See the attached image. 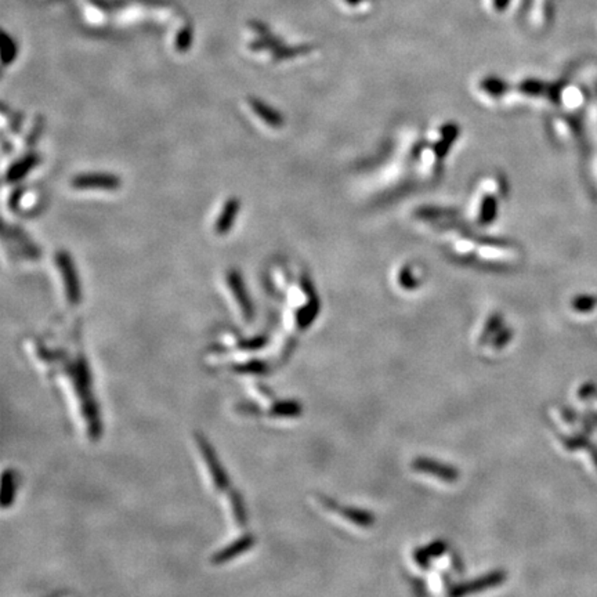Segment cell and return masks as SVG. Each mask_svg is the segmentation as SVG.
<instances>
[{
    "mask_svg": "<svg viewBox=\"0 0 597 597\" xmlns=\"http://www.w3.org/2000/svg\"><path fill=\"white\" fill-rule=\"evenodd\" d=\"M420 138L422 132L412 128L396 134L383 156L375 162L367 179V187L372 194L392 197L419 189L416 165Z\"/></svg>",
    "mask_w": 597,
    "mask_h": 597,
    "instance_id": "6da1fadb",
    "label": "cell"
},
{
    "mask_svg": "<svg viewBox=\"0 0 597 597\" xmlns=\"http://www.w3.org/2000/svg\"><path fill=\"white\" fill-rule=\"evenodd\" d=\"M509 198V182L499 172H488L480 176L471 186L464 220L476 230L494 226Z\"/></svg>",
    "mask_w": 597,
    "mask_h": 597,
    "instance_id": "7a4b0ae2",
    "label": "cell"
},
{
    "mask_svg": "<svg viewBox=\"0 0 597 597\" xmlns=\"http://www.w3.org/2000/svg\"><path fill=\"white\" fill-rule=\"evenodd\" d=\"M512 80L498 75H484L473 83V91L477 101L488 108H509Z\"/></svg>",
    "mask_w": 597,
    "mask_h": 597,
    "instance_id": "3957f363",
    "label": "cell"
},
{
    "mask_svg": "<svg viewBox=\"0 0 597 597\" xmlns=\"http://www.w3.org/2000/svg\"><path fill=\"white\" fill-rule=\"evenodd\" d=\"M72 186L76 190H105L114 191L121 187V180L117 175L104 172L82 173L72 179Z\"/></svg>",
    "mask_w": 597,
    "mask_h": 597,
    "instance_id": "277c9868",
    "label": "cell"
},
{
    "mask_svg": "<svg viewBox=\"0 0 597 597\" xmlns=\"http://www.w3.org/2000/svg\"><path fill=\"white\" fill-rule=\"evenodd\" d=\"M57 265L59 270L66 286V293L68 300L72 304H79L80 302V283L78 278V272L73 265L72 258L68 252H59L57 253Z\"/></svg>",
    "mask_w": 597,
    "mask_h": 597,
    "instance_id": "5b68a950",
    "label": "cell"
},
{
    "mask_svg": "<svg viewBox=\"0 0 597 597\" xmlns=\"http://www.w3.org/2000/svg\"><path fill=\"white\" fill-rule=\"evenodd\" d=\"M227 282H228L231 292L234 293V296L237 299V303L241 307V311L244 313V316L246 318H251L253 314V307H252V302H251V297L248 295V290L245 288V283H244L241 274L237 270H231L227 275Z\"/></svg>",
    "mask_w": 597,
    "mask_h": 597,
    "instance_id": "8992f818",
    "label": "cell"
},
{
    "mask_svg": "<svg viewBox=\"0 0 597 597\" xmlns=\"http://www.w3.org/2000/svg\"><path fill=\"white\" fill-rule=\"evenodd\" d=\"M239 209H241V202L238 198H228V200L224 203L214 224V230L219 235L228 234V231L234 227Z\"/></svg>",
    "mask_w": 597,
    "mask_h": 597,
    "instance_id": "52a82bcc",
    "label": "cell"
},
{
    "mask_svg": "<svg viewBox=\"0 0 597 597\" xmlns=\"http://www.w3.org/2000/svg\"><path fill=\"white\" fill-rule=\"evenodd\" d=\"M249 104H251L253 112L270 128L281 129L285 125V119H283L282 114L278 112V110L268 105L265 101H262L260 98H251Z\"/></svg>",
    "mask_w": 597,
    "mask_h": 597,
    "instance_id": "ba28073f",
    "label": "cell"
},
{
    "mask_svg": "<svg viewBox=\"0 0 597 597\" xmlns=\"http://www.w3.org/2000/svg\"><path fill=\"white\" fill-rule=\"evenodd\" d=\"M420 277H422L420 267L412 262L399 265L396 271L397 283L402 289H415V286H418L422 279Z\"/></svg>",
    "mask_w": 597,
    "mask_h": 597,
    "instance_id": "9c48e42d",
    "label": "cell"
},
{
    "mask_svg": "<svg viewBox=\"0 0 597 597\" xmlns=\"http://www.w3.org/2000/svg\"><path fill=\"white\" fill-rule=\"evenodd\" d=\"M532 20L536 28H545L550 24L554 14V0H532Z\"/></svg>",
    "mask_w": 597,
    "mask_h": 597,
    "instance_id": "30bf717a",
    "label": "cell"
},
{
    "mask_svg": "<svg viewBox=\"0 0 597 597\" xmlns=\"http://www.w3.org/2000/svg\"><path fill=\"white\" fill-rule=\"evenodd\" d=\"M39 162V158L36 154H29L21 159H18L15 163H13L6 175L7 182L14 183L21 179H24Z\"/></svg>",
    "mask_w": 597,
    "mask_h": 597,
    "instance_id": "8fae6325",
    "label": "cell"
},
{
    "mask_svg": "<svg viewBox=\"0 0 597 597\" xmlns=\"http://www.w3.org/2000/svg\"><path fill=\"white\" fill-rule=\"evenodd\" d=\"M17 53H18V49H17V43L14 42V39L10 38L6 32H3V35H1V61H3V66L13 63L17 57Z\"/></svg>",
    "mask_w": 597,
    "mask_h": 597,
    "instance_id": "7c38bea8",
    "label": "cell"
},
{
    "mask_svg": "<svg viewBox=\"0 0 597 597\" xmlns=\"http://www.w3.org/2000/svg\"><path fill=\"white\" fill-rule=\"evenodd\" d=\"M513 0H489V8L495 14H503L508 11Z\"/></svg>",
    "mask_w": 597,
    "mask_h": 597,
    "instance_id": "4fadbf2b",
    "label": "cell"
},
{
    "mask_svg": "<svg viewBox=\"0 0 597 597\" xmlns=\"http://www.w3.org/2000/svg\"><path fill=\"white\" fill-rule=\"evenodd\" d=\"M341 3L350 8V10H360V8H367L371 3V0H341Z\"/></svg>",
    "mask_w": 597,
    "mask_h": 597,
    "instance_id": "5bb4252c",
    "label": "cell"
}]
</instances>
